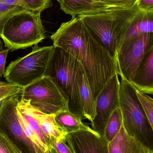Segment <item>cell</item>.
<instances>
[{
  "instance_id": "obj_1",
  "label": "cell",
  "mask_w": 153,
  "mask_h": 153,
  "mask_svg": "<svg viewBox=\"0 0 153 153\" xmlns=\"http://www.w3.org/2000/svg\"><path fill=\"white\" fill-rule=\"evenodd\" d=\"M53 45L63 49L80 63L94 99L117 74L116 62L95 40L81 19L64 22L51 36Z\"/></svg>"
},
{
  "instance_id": "obj_2",
  "label": "cell",
  "mask_w": 153,
  "mask_h": 153,
  "mask_svg": "<svg viewBox=\"0 0 153 153\" xmlns=\"http://www.w3.org/2000/svg\"><path fill=\"white\" fill-rule=\"evenodd\" d=\"M80 63L63 49L54 46L44 76L50 77L68 102V109L81 120L85 118L80 98Z\"/></svg>"
},
{
  "instance_id": "obj_3",
  "label": "cell",
  "mask_w": 153,
  "mask_h": 153,
  "mask_svg": "<svg viewBox=\"0 0 153 153\" xmlns=\"http://www.w3.org/2000/svg\"><path fill=\"white\" fill-rule=\"evenodd\" d=\"M21 93L4 100L0 107V134L19 153H55L27 127L17 108Z\"/></svg>"
},
{
  "instance_id": "obj_4",
  "label": "cell",
  "mask_w": 153,
  "mask_h": 153,
  "mask_svg": "<svg viewBox=\"0 0 153 153\" xmlns=\"http://www.w3.org/2000/svg\"><path fill=\"white\" fill-rule=\"evenodd\" d=\"M139 10L136 6L77 17L82 21L94 39L115 61L125 27Z\"/></svg>"
},
{
  "instance_id": "obj_5",
  "label": "cell",
  "mask_w": 153,
  "mask_h": 153,
  "mask_svg": "<svg viewBox=\"0 0 153 153\" xmlns=\"http://www.w3.org/2000/svg\"><path fill=\"white\" fill-rule=\"evenodd\" d=\"M137 90L132 83L121 78L119 101L123 126L128 135L153 153V129Z\"/></svg>"
},
{
  "instance_id": "obj_6",
  "label": "cell",
  "mask_w": 153,
  "mask_h": 153,
  "mask_svg": "<svg viewBox=\"0 0 153 153\" xmlns=\"http://www.w3.org/2000/svg\"><path fill=\"white\" fill-rule=\"evenodd\" d=\"M40 12H18L0 22V37L10 51L38 45L45 39Z\"/></svg>"
},
{
  "instance_id": "obj_7",
  "label": "cell",
  "mask_w": 153,
  "mask_h": 153,
  "mask_svg": "<svg viewBox=\"0 0 153 153\" xmlns=\"http://www.w3.org/2000/svg\"><path fill=\"white\" fill-rule=\"evenodd\" d=\"M54 46L34 45L26 56L11 62L4 74L8 82L26 87L44 76Z\"/></svg>"
},
{
  "instance_id": "obj_8",
  "label": "cell",
  "mask_w": 153,
  "mask_h": 153,
  "mask_svg": "<svg viewBox=\"0 0 153 153\" xmlns=\"http://www.w3.org/2000/svg\"><path fill=\"white\" fill-rule=\"evenodd\" d=\"M21 99L48 115L68 109V102L48 76H44L23 88Z\"/></svg>"
},
{
  "instance_id": "obj_9",
  "label": "cell",
  "mask_w": 153,
  "mask_h": 153,
  "mask_svg": "<svg viewBox=\"0 0 153 153\" xmlns=\"http://www.w3.org/2000/svg\"><path fill=\"white\" fill-rule=\"evenodd\" d=\"M153 45V33L138 35L121 44L115 58L117 74L132 83L138 65Z\"/></svg>"
},
{
  "instance_id": "obj_10",
  "label": "cell",
  "mask_w": 153,
  "mask_h": 153,
  "mask_svg": "<svg viewBox=\"0 0 153 153\" xmlns=\"http://www.w3.org/2000/svg\"><path fill=\"white\" fill-rule=\"evenodd\" d=\"M120 82L116 74L107 82L96 99L95 114L91 122V129L104 136L106 124L114 111L120 108Z\"/></svg>"
},
{
  "instance_id": "obj_11",
  "label": "cell",
  "mask_w": 153,
  "mask_h": 153,
  "mask_svg": "<svg viewBox=\"0 0 153 153\" xmlns=\"http://www.w3.org/2000/svg\"><path fill=\"white\" fill-rule=\"evenodd\" d=\"M65 140L72 153H109V143L91 128L68 133Z\"/></svg>"
},
{
  "instance_id": "obj_12",
  "label": "cell",
  "mask_w": 153,
  "mask_h": 153,
  "mask_svg": "<svg viewBox=\"0 0 153 153\" xmlns=\"http://www.w3.org/2000/svg\"><path fill=\"white\" fill-rule=\"evenodd\" d=\"M60 4L61 9L72 17L99 14L119 8L100 0H62Z\"/></svg>"
},
{
  "instance_id": "obj_13",
  "label": "cell",
  "mask_w": 153,
  "mask_h": 153,
  "mask_svg": "<svg viewBox=\"0 0 153 153\" xmlns=\"http://www.w3.org/2000/svg\"><path fill=\"white\" fill-rule=\"evenodd\" d=\"M132 84L146 94H153V45L138 65Z\"/></svg>"
},
{
  "instance_id": "obj_14",
  "label": "cell",
  "mask_w": 153,
  "mask_h": 153,
  "mask_svg": "<svg viewBox=\"0 0 153 153\" xmlns=\"http://www.w3.org/2000/svg\"><path fill=\"white\" fill-rule=\"evenodd\" d=\"M147 33H153V10H139L127 23L120 45L138 35Z\"/></svg>"
},
{
  "instance_id": "obj_15",
  "label": "cell",
  "mask_w": 153,
  "mask_h": 153,
  "mask_svg": "<svg viewBox=\"0 0 153 153\" xmlns=\"http://www.w3.org/2000/svg\"><path fill=\"white\" fill-rule=\"evenodd\" d=\"M20 101L29 112L36 120L48 141L52 137L59 140H65L66 134L56 124L54 115L43 113L33 107L30 103L29 100L25 101L20 99Z\"/></svg>"
},
{
  "instance_id": "obj_16",
  "label": "cell",
  "mask_w": 153,
  "mask_h": 153,
  "mask_svg": "<svg viewBox=\"0 0 153 153\" xmlns=\"http://www.w3.org/2000/svg\"><path fill=\"white\" fill-rule=\"evenodd\" d=\"M109 153H151L127 134L123 126L117 136L108 143Z\"/></svg>"
},
{
  "instance_id": "obj_17",
  "label": "cell",
  "mask_w": 153,
  "mask_h": 153,
  "mask_svg": "<svg viewBox=\"0 0 153 153\" xmlns=\"http://www.w3.org/2000/svg\"><path fill=\"white\" fill-rule=\"evenodd\" d=\"M79 90L84 115L85 119L91 122L96 114V100L93 95L82 66L79 76Z\"/></svg>"
},
{
  "instance_id": "obj_18",
  "label": "cell",
  "mask_w": 153,
  "mask_h": 153,
  "mask_svg": "<svg viewBox=\"0 0 153 153\" xmlns=\"http://www.w3.org/2000/svg\"><path fill=\"white\" fill-rule=\"evenodd\" d=\"M56 124L67 134L91 128L82 122V120L69 110L60 111L54 115Z\"/></svg>"
},
{
  "instance_id": "obj_19",
  "label": "cell",
  "mask_w": 153,
  "mask_h": 153,
  "mask_svg": "<svg viewBox=\"0 0 153 153\" xmlns=\"http://www.w3.org/2000/svg\"><path fill=\"white\" fill-rule=\"evenodd\" d=\"M17 108L25 123L34 131V133L45 145L51 148L49 145L48 139L42 131L38 122L25 108L21 101L20 99L19 100L18 102Z\"/></svg>"
},
{
  "instance_id": "obj_20",
  "label": "cell",
  "mask_w": 153,
  "mask_h": 153,
  "mask_svg": "<svg viewBox=\"0 0 153 153\" xmlns=\"http://www.w3.org/2000/svg\"><path fill=\"white\" fill-rule=\"evenodd\" d=\"M8 5H18L27 10L36 12L43 11L52 6L51 0H0Z\"/></svg>"
},
{
  "instance_id": "obj_21",
  "label": "cell",
  "mask_w": 153,
  "mask_h": 153,
  "mask_svg": "<svg viewBox=\"0 0 153 153\" xmlns=\"http://www.w3.org/2000/svg\"><path fill=\"white\" fill-rule=\"evenodd\" d=\"M123 126L122 114L120 109L114 111L109 119L104 129V137L110 143L117 136Z\"/></svg>"
},
{
  "instance_id": "obj_22",
  "label": "cell",
  "mask_w": 153,
  "mask_h": 153,
  "mask_svg": "<svg viewBox=\"0 0 153 153\" xmlns=\"http://www.w3.org/2000/svg\"><path fill=\"white\" fill-rule=\"evenodd\" d=\"M23 88L10 83L2 82L0 85V107L4 100L13 95L22 93Z\"/></svg>"
},
{
  "instance_id": "obj_23",
  "label": "cell",
  "mask_w": 153,
  "mask_h": 153,
  "mask_svg": "<svg viewBox=\"0 0 153 153\" xmlns=\"http://www.w3.org/2000/svg\"><path fill=\"white\" fill-rule=\"evenodd\" d=\"M137 92L153 130V99L138 90Z\"/></svg>"
},
{
  "instance_id": "obj_24",
  "label": "cell",
  "mask_w": 153,
  "mask_h": 153,
  "mask_svg": "<svg viewBox=\"0 0 153 153\" xmlns=\"http://www.w3.org/2000/svg\"><path fill=\"white\" fill-rule=\"evenodd\" d=\"M23 10H27L18 5H8L0 1V22L14 13Z\"/></svg>"
},
{
  "instance_id": "obj_25",
  "label": "cell",
  "mask_w": 153,
  "mask_h": 153,
  "mask_svg": "<svg viewBox=\"0 0 153 153\" xmlns=\"http://www.w3.org/2000/svg\"><path fill=\"white\" fill-rule=\"evenodd\" d=\"M66 140H59L52 137L49 141L50 147L55 153H72L71 150L66 144Z\"/></svg>"
},
{
  "instance_id": "obj_26",
  "label": "cell",
  "mask_w": 153,
  "mask_h": 153,
  "mask_svg": "<svg viewBox=\"0 0 153 153\" xmlns=\"http://www.w3.org/2000/svg\"><path fill=\"white\" fill-rule=\"evenodd\" d=\"M117 8L131 9L137 6L139 0H100Z\"/></svg>"
},
{
  "instance_id": "obj_27",
  "label": "cell",
  "mask_w": 153,
  "mask_h": 153,
  "mask_svg": "<svg viewBox=\"0 0 153 153\" xmlns=\"http://www.w3.org/2000/svg\"><path fill=\"white\" fill-rule=\"evenodd\" d=\"M0 153H19L10 142L0 134Z\"/></svg>"
},
{
  "instance_id": "obj_28",
  "label": "cell",
  "mask_w": 153,
  "mask_h": 153,
  "mask_svg": "<svg viewBox=\"0 0 153 153\" xmlns=\"http://www.w3.org/2000/svg\"><path fill=\"white\" fill-rule=\"evenodd\" d=\"M10 50L7 48L0 51V77H2L5 73L6 57Z\"/></svg>"
},
{
  "instance_id": "obj_29",
  "label": "cell",
  "mask_w": 153,
  "mask_h": 153,
  "mask_svg": "<svg viewBox=\"0 0 153 153\" xmlns=\"http://www.w3.org/2000/svg\"><path fill=\"white\" fill-rule=\"evenodd\" d=\"M137 6L140 10H153V0H139Z\"/></svg>"
},
{
  "instance_id": "obj_30",
  "label": "cell",
  "mask_w": 153,
  "mask_h": 153,
  "mask_svg": "<svg viewBox=\"0 0 153 153\" xmlns=\"http://www.w3.org/2000/svg\"><path fill=\"white\" fill-rule=\"evenodd\" d=\"M3 50V45L2 42L0 39V51Z\"/></svg>"
},
{
  "instance_id": "obj_31",
  "label": "cell",
  "mask_w": 153,
  "mask_h": 153,
  "mask_svg": "<svg viewBox=\"0 0 153 153\" xmlns=\"http://www.w3.org/2000/svg\"><path fill=\"white\" fill-rule=\"evenodd\" d=\"M57 1H58V2H59V3L61 2V1H62V0H57Z\"/></svg>"
},
{
  "instance_id": "obj_32",
  "label": "cell",
  "mask_w": 153,
  "mask_h": 153,
  "mask_svg": "<svg viewBox=\"0 0 153 153\" xmlns=\"http://www.w3.org/2000/svg\"><path fill=\"white\" fill-rule=\"evenodd\" d=\"M2 82H1V80H0V85H1V83Z\"/></svg>"
}]
</instances>
